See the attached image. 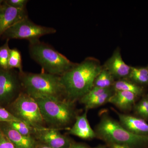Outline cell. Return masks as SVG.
<instances>
[{"instance_id": "1", "label": "cell", "mask_w": 148, "mask_h": 148, "mask_svg": "<svg viewBox=\"0 0 148 148\" xmlns=\"http://www.w3.org/2000/svg\"><path fill=\"white\" fill-rule=\"evenodd\" d=\"M102 70L95 61L87 60L63 74L60 77L66 99L74 102L79 100L94 86L95 78Z\"/></svg>"}, {"instance_id": "2", "label": "cell", "mask_w": 148, "mask_h": 148, "mask_svg": "<svg viewBox=\"0 0 148 148\" xmlns=\"http://www.w3.org/2000/svg\"><path fill=\"white\" fill-rule=\"evenodd\" d=\"M23 91L35 99H66L60 76L47 73H19Z\"/></svg>"}, {"instance_id": "3", "label": "cell", "mask_w": 148, "mask_h": 148, "mask_svg": "<svg viewBox=\"0 0 148 148\" xmlns=\"http://www.w3.org/2000/svg\"><path fill=\"white\" fill-rule=\"evenodd\" d=\"M95 132L97 137L109 145H122L133 148L148 145V135H136L130 132L106 114L101 116Z\"/></svg>"}, {"instance_id": "4", "label": "cell", "mask_w": 148, "mask_h": 148, "mask_svg": "<svg viewBox=\"0 0 148 148\" xmlns=\"http://www.w3.org/2000/svg\"><path fill=\"white\" fill-rule=\"evenodd\" d=\"M46 125L60 130L69 126L77 116L75 102L66 99H36Z\"/></svg>"}, {"instance_id": "5", "label": "cell", "mask_w": 148, "mask_h": 148, "mask_svg": "<svg viewBox=\"0 0 148 148\" xmlns=\"http://www.w3.org/2000/svg\"><path fill=\"white\" fill-rule=\"evenodd\" d=\"M32 59L48 73L61 76L75 66L52 47L39 40L29 42Z\"/></svg>"}, {"instance_id": "6", "label": "cell", "mask_w": 148, "mask_h": 148, "mask_svg": "<svg viewBox=\"0 0 148 148\" xmlns=\"http://www.w3.org/2000/svg\"><path fill=\"white\" fill-rule=\"evenodd\" d=\"M5 108L19 120L36 129L47 127L36 100L23 91Z\"/></svg>"}, {"instance_id": "7", "label": "cell", "mask_w": 148, "mask_h": 148, "mask_svg": "<svg viewBox=\"0 0 148 148\" xmlns=\"http://www.w3.org/2000/svg\"><path fill=\"white\" fill-rule=\"evenodd\" d=\"M55 29L35 24L27 16L10 27L3 34L7 39H24L29 42L39 40L45 35L56 33Z\"/></svg>"}, {"instance_id": "8", "label": "cell", "mask_w": 148, "mask_h": 148, "mask_svg": "<svg viewBox=\"0 0 148 148\" xmlns=\"http://www.w3.org/2000/svg\"><path fill=\"white\" fill-rule=\"evenodd\" d=\"M22 91L19 72L0 68V106L6 108Z\"/></svg>"}, {"instance_id": "9", "label": "cell", "mask_w": 148, "mask_h": 148, "mask_svg": "<svg viewBox=\"0 0 148 148\" xmlns=\"http://www.w3.org/2000/svg\"><path fill=\"white\" fill-rule=\"evenodd\" d=\"M59 130L48 127L38 130L34 137L39 143L51 148H69L73 141L62 135Z\"/></svg>"}, {"instance_id": "10", "label": "cell", "mask_w": 148, "mask_h": 148, "mask_svg": "<svg viewBox=\"0 0 148 148\" xmlns=\"http://www.w3.org/2000/svg\"><path fill=\"white\" fill-rule=\"evenodd\" d=\"M28 16L27 9H18L0 1V36L12 27Z\"/></svg>"}, {"instance_id": "11", "label": "cell", "mask_w": 148, "mask_h": 148, "mask_svg": "<svg viewBox=\"0 0 148 148\" xmlns=\"http://www.w3.org/2000/svg\"><path fill=\"white\" fill-rule=\"evenodd\" d=\"M0 130L16 148H37L38 142L34 136L22 135L6 123H0Z\"/></svg>"}, {"instance_id": "12", "label": "cell", "mask_w": 148, "mask_h": 148, "mask_svg": "<svg viewBox=\"0 0 148 148\" xmlns=\"http://www.w3.org/2000/svg\"><path fill=\"white\" fill-rule=\"evenodd\" d=\"M87 110L81 115H77L71 128L69 130L70 135L85 140H90L96 138V133L91 128L87 119Z\"/></svg>"}, {"instance_id": "13", "label": "cell", "mask_w": 148, "mask_h": 148, "mask_svg": "<svg viewBox=\"0 0 148 148\" xmlns=\"http://www.w3.org/2000/svg\"><path fill=\"white\" fill-rule=\"evenodd\" d=\"M120 123L130 132L136 135H148V124L141 118L116 112Z\"/></svg>"}, {"instance_id": "14", "label": "cell", "mask_w": 148, "mask_h": 148, "mask_svg": "<svg viewBox=\"0 0 148 148\" xmlns=\"http://www.w3.org/2000/svg\"><path fill=\"white\" fill-rule=\"evenodd\" d=\"M106 69L114 78H122L128 77L131 67L124 62L119 50L114 51L110 58L107 61Z\"/></svg>"}, {"instance_id": "15", "label": "cell", "mask_w": 148, "mask_h": 148, "mask_svg": "<svg viewBox=\"0 0 148 148\" xmlns=\"http://www.w3.org/2000/svg\"><path fill=\"white\" fill-rule=\"evenodd\" d=\"M136 96L132 92L116 91L110 98L108 103H112L121 110H130L135 103Z\"/></svg>"}, {"instance_id": "16", "label": "cell", "mask_w": 148, "mask_h": 148, "mask_svg": "<svg viewBox=\"0 0 148 148\" xmlns=\"http://www.w3.org/2000/svg\"><path fill=\"white\" fill-rule=\"evenodd\" d=\"M113 88L116 91H125L132 92L136 96H140L143 93V88L135 83L125 80H120L114 82Z\"/></svg>"}, {"instance_id": "17", "label": "cell", "mask_w": 148, "mask_h": 148, "mask_svg": "<svg viewBox=\"0 0 148 148\" xmlns=\"http://www.w3.org/2000/svg\"><path fill=\"white\" fill-rule=\"evenodd\" d=\"M114 82V77L105 69L102 70L96 77L94 81V86L101 88H111Z\"/></svg>"}, {"instance_id": "18", "label": "cell", "mask_w": 148, "mask_h": 148, "mask_svg": "<svg viewBox=\"0 0 148 148\" xmlns=\"http://www.w3.org/2000/svg\"><path fill=\"white\" fill-rule=\"evenodd\" d=\"M128 77L135 83L147 84H148V69L145 68L131 67Z\"/></svg>"}, {"instance_id": "19", "label": "cell", "mask_w": 148, "mask_h": 148, "mask_svg": "<svg viewBox=\"0 0 148 148\" xmlns=\"http://www.w3.org/2000/svg\"><path fill=\"white\" fill-rule=\"evenodd\" d=\"M10 127L22 135L27 136H34L38 130L20 121L6 123Z\"/></svg>"}, {"instance_id": "20", "label": "cell", "mask_w": 148, "mask_h": 148, "mask_svg": "<svg viewBox=\"0 0 148 148\" xmlns=\"http://www.w3.org/2000/svg\"><path fill=\"white\" fill-rule=\"evenodd\" d=\"M113 88H111L108 92L96 97L91 101H88L84 104L86 110L95 108L102 106L103 104L108 103L109 100L111 96L114 94Z\"/></svg>"}, {"instance_id": "21", "label": "cell", "mask_w": 148, "mask_h": 148, "mask_svg": "<svg viewBox=\"0 0 148 148\" xmlns=\"http://www.w3.org/2000/svg\"><path fill=\"white\" fill-rule=\"evenodd\" d=\"M8 66L9 69H16L19 73L23 71L21 53L16 49H10Z\"/></svg>"}, {"instance_id": "22", "label": "cell", "mask_w": 148, "mask_h": 148, "mask_svg": "<svg viewBox=\"0 0 148 148\" xmlns=\"http://www.w3.org/2000/svg\"><path fill=\"white\" fill-rule=\"evenodd\" d=\"M9 39H6V41L0 47V68L3 69H8V61L11 49L9 46Z\"/></svg>"}, {"instance_id": "23", "label": "cell", "mask_w": 148, "mask_h": 148, "mask_svg": "<svg viewBox=\"0 0 148 148\" xmlns=\"http://www.w3.org/2000/svg\"><path fill=\"white\" fill-rule=\"evenodd\" d=\"M111 88H101L96 86H93L90 91H88L79 99L80 102L84 105L88 101H91L94 98L108 92Z\"/></svg>"}, {"instance_id": "24", "label": "cell", "mask_w": 148, "mask_h": 148, "mask_svg": "<svg viewBox=\"0 0 148 148\" xmlns=\"http://www.w3.org/2000/svg\"><path fill=\"white\" fill-rule=\"evenodd\" d=\"M136 114L143 119H148V98H143L135 106Z\"/></svg>"}, {"instance_id": "25", "label": "cell", "mask_w": 148, "mask_h": 148, "mask_svg": "<svg viewBox=\"0 0 148 148\" xmlns=\"http://www.w3.org/2000/svg\"><path fill=\"white\" fill-rule=\"evenodd\" d=\"M12 121L22 122L5 108L0 106V123H8Z\"/></svg>"}, {"instance_id": "26", "label": "cell", "mask_w": 148, "mask_h": 148, "mask_svg": "<svg viewBox=\"0 0 148 148\" xmlns=\"http://www.w3.org/2000/svg\"><path fill=\"white\" fill-rule=\"evenodd\" d=\"M5 2L8 5L18 9H26V6L29 1L27 0H6Z\"/></svg>"}, {"instance_id": "27", "label": "cell", "mask_w": 148, "mask_h": 148, "mask_svg": "<svg viewBox=\"0 0 148 148\" xmlns=\"http://www.w3.org/2000/svg\"><path fill=\"white\" fill-rule=\"evenodd\" d=\"M0 148H16L0 130Z\"/></svg>"}, {"instance_id": "28", "label": "cell", "mask_w": 148, "mask_h": 148, "mask_svg": "<svg viewBox=\"0 0 148 148\" xmlns=\"http://www.w3.org/2000/svg\"><path fill=\"white\" fill-rule=\"evenodd\" d=\"M69 148H89L86 145L81 143L73 142Z\"/></svg>"}, {"instance_id": "29", "label": "cell", "mask_w": 148, "mask_h": 148, "mask_svg": "<svg viewBox=\"0 0 148 148\" xmlns=\"http://www.w3.org/2000/svg\"><path fill=\"white\" fill-rule=\"evenodd\" d=\"M110 148H133L131 147H128V146L122 145H115V144H113V145H110Z\"/></svg>"}, {"instance_id": "30", "label": "cell", "mask_w": 148, "mask_h": 148, "mask_svg": "<svg viewBox=\"0 0 148 148\" xmlns=\"http://www.w3.org/2000/svg\"><path fill=\"white\" fill-rule=\"evenodd\" d=\"M36 148H53L49 146L46 145H44V144H42L39 143L38 144V146H37Z\"/></svg>"}, {"instance_id": "31", "label": "cell", "mask_w": 148, "mask_h": 148, "mask_svg": "<svg viewBox=\"0 0 148 148\" xmlns=\"http://www.w3.org/2000/svg\"><path fill=\"white\" fill-rule=\"evenodd\" d=\"M94 148H110L107 147H105V146H99V147H95Z\"/></svg>"}, {"instance_id": "32", "label": "cell", "mask_w": 148, "mask_h": 148, "mask_svg": "<svg viewBox=\"0 0 148 148\" xmlns=\"http://www.w3.org/2000/svg\"><path fill=\"white\" fill-rule=\"evenodd\" d=\"M147 97H148V96H147Z\"/></svg>"}, {"instance_id": "33", "label": "cell", "mask_w": 148, "mask_h": 148, "mask_svg": "<svg viewBox=\"0 0 148 148\" xmlns=\"http://www.w3.org/2000/svg\"><path fill=\"white\" fill-rule=\"evenodd\" d=\"M147 69H148V68H147Z\"/></svg>"}]
</instances>
